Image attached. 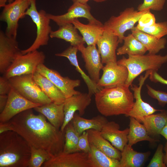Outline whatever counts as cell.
<instances>
[{
	"label": "cell",
	"instance_id": "obj_1",
	"mask_svg": "<svg viewBox=\"0 0 167 167\" xmlns=\"http://www.w3.org/2000/svg\"><path fill=\"white\" fill-rule=\"evenodd\" d=\"M33 109L23 111L7 122L10 131L22 136L29 144L48 152L52 157L63 152L65 130L58 129L42 114H35Z\"/></svg>",
	"mask_w": 167,
	"mask_h": 167
},
{
	"label": "cell",
	"instance_id": "obj_37",
	"mask_svg": "<svg viewBox=\"0 0 167 167\" xmlns=\"http://www.w3.org/2000/svg\"><path fill=\"white\" fill-rule=\"evenodd\" d=\"M166 0H144L137 7V10L142 11L152 10L160 11L164 8Z\"/></svg>",
	"mask_w": 167,
	"mask_h": 167
},
{
	"label": "cell",
	"instance_id": "obj_12",
	"mask_svg": "<svg viewBox=\"0 0 167 167\" xmlns=\"http://www.w3.org/2000/svg\"><path fill=\"white\" fill-rule=\"evenodd\" d=\"M151 71V70L147 71L144 75H141L140 76L139 78V86L132 84L131 86L135 101L131 110L126 117H133L140 122H142V119L144 117L162 110L155 109L143 101L141 98V90L142 86L149 77Z\"/></svg>",
	"mask_w": 167,
	"mask_h": 167
},
{
	"label": "cell",
	"instance_id": "obj_29",
	"mask_svg": "<svg viewBox=\"0 0 167 167\" xmlns=\"http://www.w3.org/2000/svg\"><path fill=\"white\" fill-rule=\"evenodd\" d=\"M150 154V152H138L128 144L121 152L120 167H140L143 166Z\"/></svg>",
	"mask_w": 167,
	"mask_h": 167
},
{
	"label": "cell",
	"instance_id": "obj_16",
	"mask_svg": "<svg viewBox=\"0 0 167 167\" xmlns=\"http://www.w3.org/2000/svg\"><path fill=\"white\" fill-rule=\"evenodd\" d=\"M43 167H90L88 153L82 152L65 153L63 152L45 162Z\"/></svg>",
	"mask_w": 167,
	"mask_h": 167
},
{
	"label": "cell",
	"instance_id": "obj_8",
	"mask_svg": "<svg viewBox=\"0 0 167 167\" xmlns=\"http://www.w3.org/2000/svg\"><path fill=\"white\" fill-rule=\"evenodd\" d=\"M8 80L12 88L29 101L42 105L52 102L35 82L33 74L15 76Z\"/></svg>",
	"mask_w": 167,
	"mask_h": 167
},
{
	"label": "cell",
	"instance_id": "obj_11",
	"mask_svg": "<svg viewBox=\"0 0 167 167\" xmlns=\"http://www.w3.org/2000/svg\"><path fill=\"white\" fill-rule=\"evenodd\" d=\"M37 71L52 82L62 92L66 98L80 92L75 89L80 84L79 79H72L68 77H63L58 71L48 68L44 63L38 66Z\"/></svg>",
	"mask_w": 167,
	"mask_h": 167
},
{
	"label": "cell",
	"instance_id": "obj_34",
	"mask_svg": "<svg viewBox=\"0 0 167 167\" xmlns=\"http://www.w3.org/2000/svg\"><path fill=\"white\" fill-rule=\"evenodd\" d=\"M80 135L75 129L71 121L65 129V143L62 152L69 153L79 152L78 144Z\"/></svg>",
	"mask_w": 167,
	"mask_h": 167
},
{
	"label": "cell",
	"instance_id": "obj_28",
	"mask_svg": "<svg viewBox=\"0 0 167 167\" xmlns=\"http://www.w3.org/2000/svg\"><path fill=\"white\" fill-rule=\"evenodd\" d=\"M71 122L75 130L80 135L84 131L90 129L101 131L108 121L103 115H98L91 119H87L75 113Z\"/></svg>",
	"mask_w": 167,
	"mask_h": 167
},
{
	"label": "cell",
	"instance_id": "obj_49",
	"mask_svg": "<svg viewBox=\"0 0 167 167\" xmlns=\"http://www.w3.org/2000/svg\"><path fill=\"white\" fill-rule=\"evenodd\" d=\"M7 0H0V8L4 7L6 4V3Z\"/></svg>",
	"mask_w": 167,
	"mask_h": 167
},
{
	"label": "cell",
	"instance_id": "obj_20",
	"mask_svg": "<svg viewBox=\"0 0 167 167\" xmlns=\"http://www.w3.org/2000/svg\"><path fill=\"white\" fill-rule=\"evenodd\" d=\"M119 125L113 121H108L100 131L101 134L121 152L128 143L129 128L120 130Z\"/></svg>",
	"mask_w": 167,
	"mask_h": 167
},
{
	"label": "cell",
	"instance_id": "obj_15",
	"mask_svg": "<svg viewBox=\"0 0 167 167\" xmlns=\"http://www.w3.org/2000/svg\"><path fill=\"white\" fill-rule=\"evenodd\" d=\"M91 96L88 93H80L66 98L64 103V120L60 130L64 131L67 125L71 121L76 112L82 116L86 109L90 105Z\"/></svg>",
	"mask_w": 167,
	"mask_h": 167
},
{
	"label": "cell",
	"instance_id": "obj_26",
	"mask_svg": "<svg viewBox=\"0 0 167 167\" xmlns=\"http://www.w3.org/2000/svg\"><path fill=\"white\" fill-rule=\"evenodd\" d=\"M131 31V33L145 47L149 54H156L165 47L167 41L165 38L158 39L140 30L136 27Z\"/></svg>",
	"mask_w": 167,
	"mask_h": 167
},
{
	"label": "cell",
	"instance_id": "obj_18",
	"mask_svg": "<svg viewBox=\"0 0 167 167\" xmlns=\"http://www.w3.org/2000/svg\"><path fill=\"white\" fill-rule=\"evenodd\" d=\"M90 11L91 7L87 3L75 2L65 14L56 15L48 13L47 15L50 20L59 26L65 24L71 23L73 20L79 18H86L88 21L97 20L92 15Z\"/></svg>",
	"mask_w": 167,
	"mask_h": 167
},
{
	"label": "cell",
	"instance_id": "obj_7",
	"mask_svg": "<svg viewBox=\"0 0 167 167\" xmlns=\"http://www.w3.org/2000/svg\"><path fill=\"white\" fill-rule=\"evenodd\" d=\"M44 53L36 50L18 55L3 76L8 79L24 75L33 74L37 71L38 66L44 63Z\"/></svg>",
	"mask_w": 167,
	"mask_h": 167
},
{
	"label": "cell",
	"instance_id": "obj_47",
	"mask_svg": "<svg viewBox=\"0 0 167 167\" xmlns=\"http://www.w3.org/2000/svg\"><path fill=\"white\" fill-rule=\"evenodd\" d=\"M164 149L165 152L164 157V161L166 167H167V142L165 145Z\"/></svg>",
	"mask_w": 167,
	"mask_h": 167
},
{
	"label": "cell",
	"instance_id": "obj_21",
	"mask_svg": "<svg viewBox=\"0 0 167 167\" xmlns=\"http://www.w3.org/2000/svg\"><path fill=\"white\" fill-rule=\"evenodd\" d=\"M71 23L81 33L88 46L96 45L105 30L104 24L98 20L88 21L87 24H84L77 19L73 20Z\"/></svg>",
	"mask_w": 167,
	"mask_h": 167
},
{
	"label": "cell",
	"instance_id": "obj_45",
	"mask_svg": "<svg viewBox=\"0 0 167 167\" xmlns=\"http://www.w3.org/2000/svg\"><path fill=\"white\" fill-rule=\"evenodd\" d=\"M9 131V126L7 122H0V134Z\"/></svg>",
	"mask_w": 167,
	"mask_h": 167
},
{
	"label": "cell",
	"instance_id": "obj_43",
	"mask_svg": "<svg viewBox=\"0 0 167 167\" xmlns=\"http://www.w3.org/2000/svg\"><path fill=\"white\" fill-rule=\"evenodd\" d=\"M149 77L152 82L155 83H159L167 85V79L163 78L156 71L152 70Z\"/></svg>",
	"mask_w": 167,
	"mask_h": 167
},
{
	"label": "cell",
	"instance_id": "obj_22",
	"mask_svg": "<svg viewBox=\"0 0 167 167\" xmlns=\"http://www.w3.org/2000/svg\"><path fill=\"white\" fill-rule=\"evenodd\" d=\"M78 51L77 47L71 45L62 52L56 54L55 55L57 56L66 57L68 59L71 64L75 67L76 70L81 75L88 87V93L92 96L102 88L98 86L80 67L77 57Z\"/></svg>",
	"mask_w": 167,
	"mask_h": 167
},
{
	"label": "cell",
	"instance_id": "obj_36",
	"mask_svg": "<svg viewBox=\"0 0 167 167\" xmlns=\"http://www.w3.org/2000/svg\"><path fill=\"white\" fill-rule=\"evenodd\" d=\"M136 28L140 30L153 36L158 39L162 38L167 35V22L155 23L148 26L140 27L137 25Z\"/></svg>",
	"mask_w": 167,
	"mask_h": 167
},
{
	"label": "cell",
	"instance_id": "obj_14",
	"mask_svg": "<svg viewBox=\"0 0 167 167\" xmlns=\"http://www.w3.org/2000/svg\"><path fill=\"white\" fill-rule=\"evenodd\" d=\"M16 38L0 31V72L3 75L15 58L22 54Z\"/></svg>",
	"mask_w": 167,
	"mask_h": 167
},
{
	"label": "cell",
	"instance_id": "obj_39",
	"mask_svg": "<svg viewBox=\"0 0 167 167\" xmlns=\"http://www.w3.org/2000/svg\"><path fill=\"white\" fill-rule=\"evenodd\" d=\"M148 95L152 98L156 99L158 104L162 107L167 104V92L155 89L148 84L146 85Z\"/></svg>",
	"mask_w": 167,
	"mask_h": 167
},
{
	"label": "cell",
	"instance_id": "obj_46",
	"mask_svg": "<svg viewBox=\"0 0 167 167\" xmlns=\"http://www.w3.org/2000/svg\"><path fill=\"white\" fill-rule=\"evenodd\" d=\"M160 134L163 136L167 142V122L161 130Z\"/></svg>",
	"mask_w": 167,
	"mask_h": 167
},
{
	"label": "cell",
	"instance_id": "obj_24",
	"mask_svg": "<svg viewBox=\"0 0 167 167\" xmlns=\"http://www.w3.org/2000/svg\"><path fill=\"white\" fill-rule=\"evenodd\" d=\"M86 131L90 144L94 145L109 157L120 160L121 152L103 137L100 131L93 129Z\"/></svg>",
	"mask_w": 167,
	"mask_h": 167
},
{
	"label": "cell",
	"instance_id": "obj_6",
	"mask_svg": "<svg viewBox=\"0 0 167 167\" xmlns=\"http://www.w3.org/2000/svg\"><path fill=\"white\" fill-rule=\"evenodd\" d=\"M149 10L139 11L133 7L126 8L119 15L111 16L104 24V29L117 36L119 43H122L125 32L134 27L142 15Z\"/></svg>",
	"mask_w": 167,
	"mask_h": 167
},
{
	"label": "cell",
	"instance_id": "obj_3",
	"mask_svg": "<svg viewBox=\"0 0 167 167\" xmlns=\"http://www.w3.org/2000/svg\"><path fill=\"white\" fill-rule=\"evenodd\" d=\"M30 156V145L19 134H0V167H28Z\"/></svg>",
	"mask_w": 167,
	"mask_h": 167
},
{
	"label": "cell",
	"instance_id": "obj_27",
	"mask_svg": "<svg viewBox=\"0 0 167 167\" xmlns=\"http://www.w3.org/2000/svg\"><path fill=\"white\" fill-rule=\"evenodd\" d=\"M59 27L57 30L51 31L50 38L63 40L77 48L85 44L82 36L78 34V30L72 24L67 23Z\"/></svg>",
	"mask_w": 167,
	"mask_h": 167
},
{
	"label": "cell",
	"instance_id": "obj_35",
	"mask_svg": "<svg viewBox=\"0 0 167 167\" xmlns=\"http://www.w3.org/2000/svg\"><path fill=\"white\" fill-rule=\"evenodd\" d=\"M31 156L28 167H40L52 157L46 150L30 145Z\"/></svg>",
	"mask_w": 167,
	"mask_h": 167
},
{
	"label": "cell",
	"instance_id": "obj_38",
	"mask_svg": "<svg viewBox=\"0 0 167 167\" xmlns=\"http://www.w3.org/2000/svg\"><path fill=\"white\" fill-rule=\"evenodd\" d=\"M163 146L161 144H159L152 159L147 167H166L164 161V155L163 152Z\"/></svg>",
	"mask_w": 167,
	"mask_h": 167
},
{
	"label": "cell",
	"instance_id": "obj_33",
	"mask_svg": "<svg viewBox=\"0 0 167 167\" xmlns=\"http://www.w3.org/2000/svg\"><path fill=\"white\" fill-rule=\"evenodd\" d=\"M123 41V45L117 50L116 54L118 55H143L148 51L145 47L131 33L125 36Z\"/></svg>",
	"mask_w": 167,
	"mask_h": 167
},
{
	"label": "cell",
	"instance_id": "obj_23",
	"mask_svg": "<svg viewBox=\"0 0 167 167\" xmlns=\"http://www.w3.org/2000/svg\"><path fill=\"white\" fill-rule=\"evenodd\" d=\"M33 109L44 115L56 128L58 129L61 128L65 118L64 103L58 104L51 102L36 107Z\"/></svg>",
	"mask_w": 167,
	"mask_h": 167
},
{
	"label": "cell",
	"instance_id": "obj_10",
	"mask_svg": "<svg viewBox=\"0 0 167 167\" xmlns=\"http://www.w3.org/2000/svg\"><path fill=\"white\" fill-rule=\"evenodd\" d=\"M8 96L6 105L0 113L1 122H7L23 111L42 105L33 103L26 99L12 88Z\"/></svg>",
	"mask_w": 167,
	"mask_h": 167
},
{
	"label": "cell",
	"instance_id": "obj_40",
	"mask_svg": "<svg viewBox=\"0 0 167 167\" xmlns=\"http://www.w3.org/2000/svg\"><path fill=\"white\" fill-rule=\"evenodd\" d=\"M78 148L79 152L88 153L90 150L88 134L86 131H84L79 138Z\"/></svg>",
	"mask_w": 167,
	"mask_h": 167
},
{
	"label": "cell",
	"instance_id": "obj_17",
	"mask_svg": "<svg viewBox=\"0 0 167 167\" xmlns=\"http://www.w3.org/2000/svg\"><path fill=\"white\" fill-rule=\"evenodd\" d=\"M95 45L78 47L85 62V67L91 79L96 84L99 80L100 71L104 67L98 49Z\"/></svg>",
	"mask_w": 167,
	"mask_h": 167
},
{
	"label": "cell",
	"instance_id": "obj_13",
	"mask_svg": "<svg viewBox=\"0 0 167 167\" xmlns=\"http://www.w3.org/2000/svg\"><path fill=\"white\" fill-rule=\"evenodd\" d=\"M102 70V75L97 83L102 88L124 84L128 76L126 67L118 64L117 61L108 62Z\"/></svg>",
	"mask_w": 167,
	"mask_h": 167
},
{
	"label": "cell",
	"instance_id": "obj_5",
	"mask_svg": "<svg viewBox=\"0 0 167 167\" xmlns=\"http://www.w3.org/2000/svg\"><path fill=\"white\" fill-rule=\"evenodd\" d=\"M44 10H37L36 0H32L30 7L25 15L30 17L36 27V35L33 43L28 48L21 50L22 54L38 50L40 47L48 45L52 31L50 25L51 20Z\"/></svg>",
	"mask_w": 167,
	"mask_h": 167
},
{
	"label": "cell",
	"instance_id": "obj_25",
	"mask_svg": "<svg viewBox=\"0 0 167 167\" xmlns=\"http://www.w3.org/2000/svg\"><path fill=\"white\" fill-rule=\"evenodd\" d=\"M33 76L35 82L52 102L58 104L64 103L66 99L64 95L52 82L37 71L33 74Z\"/></svg>",
	"mask_w": 167,
	"mask_h": 167
},
{
	"label": "cell",
	"instance_id": "obj_44",
	"mask_svg": "<svg viewBox=\"0 0 167 167\" xmlns=\"http://www.w3.org/2000/svg\"><path fill=\"white\" fill-rule=\"evenodd\" d=\"M8 95H0V113L5 108L8 100Z\"/></svg>",
	"mask_w": 167,
	"mask_h": 167
},
{
	"label": "cell",
	"instance_id": "obj_42",
	"mask_svg": "<svg viewBox=\"0 0 167 167\" xmlns=\"http://www.w3.org/2000/svg\"><path fill=\"white\" fill-rule=\"evenodd\" d=\"M12 87L8 79L4 76L0 77V95H8Z\"/></svg>",
	"mask_w": 167,
	"mask_h": 167
},
{
	"label": "cell",
	"instance_id": "obj_30",
	"mask_svg": "<svg viewBox=\"0 0 167 167\" xmlns=\"http://www.w3.org/2000/svg\"><path fill=\"white\" fill-rule=\"evenodd\" d=\"M140 123L135 118L130 117L127 144L132 146L138 142L143 141H147L151 143L158 141V140L149 136L145 127Z\"/></svg>",
	"mask_w": 167,
	"mask_h": 167
},
{
	"label": "cell",
	"instance_id": "obj_19",
	"mask_svg": "<svg viewBox=\"0 0 167 167\" xmlns=\"http://www.w3.org/2000/svg\"><path fill=\"white\" fill-rule=\"evenodd\" d=\"M119 44L118 37L110 31L105 29L96 44L103 64L117 61L116 51Z\"/></svg>",
	"mask_w": 167,
	"mask_h": 167
},
{
	"label": "cell",
	"instance_id": "obj_51",
	"mask_svg": "<svg viewBox=\"0 0 167 167\" xmlns=\"http://www.w3.org/2000/svg\"><path fill=\"white\" fill-rule=\"evenodd\" d=\"M14 0H8L9 3L12 2Z\"/></svg>",
	"mask_w": 167,
	"mask_h": 167
},
{
	"label": "cell",
	"instance_id": "obj_50",
	"mask_svg": "<svg viewBox=\"0 0 167 167\" xmlns=\"http://www.w3.org/2000/svg\"><path fill=\"white\" fill-rule=\"evenodd\" d=\"M95 2H101L105 1H106L107 0H93Z\"/></svg>",
	"mask_w": 167,
	"mask_h": 167
},
{
	"label": "cell",
	"instance_id": "obj_41",
	"mask_svg": "<svg viewBox=\"0 0 167 167\" xmlns=\"http://www.w3.org/2000/svg\"><path fill=\"white\" fill-rule=\"evenodd\" d=\"M156 21L154 15L149 10L142 15L137 25L140 27L149 26L156 23Z\"/></svg>",
	"mask_w": 167,
	"mask_h": 167
},
{
	"label": "cell",
	"instance_id": "obj_2",
	"mask_svg": "<svg viewBox=\"0 0 167 167\" xmlns=\"http://www.w3.org/2000/svg\"><path fill=\"white\" fill-rule=\"evenodd\" d=\"M125 84L103 88L95 95L98 112L105 117L124 114L131 110L134 103L133 93Z\"/></svg>",
	"mask_w": 167,
	"mask_h": 167
},
{
	"label": "cell",
	"instance_id": "obj_48",
	"mask_svg": "<svg viewBox=\"0 0 167 167\" xmlns=\"http://www.w3.org/2000/svg\"><path fill=\"white\" fill-rule=\"evenodd\" d=\"M90 0H71L73 3L79 2L82 4H87V2Z\"/></svg>",
	"mask_w": 167,
	"mask_h": 167
},
{
	"label": "cell",
	"instance_id": "obj_4",
	"mask_svg": "<svg viewBox=\"0 0 167 167\" xmlns=\"http://www.w3.org/2000/svg\"><path fill=\"white\" fill-rule=\"evenodd\" d=\"M167 62V54L161 55L148 53L147 54L128 55L117 61L118 64L127 68L128 76L125 84L130 87L138 76L144 71L153 70L157 71L164 64Z\"/></svg>",
	"mask_w": 167,
	"mask_h": 167
},
{
	"label": "cell",
	"instance_id": "obj_31",
	"mask_svg": "<svg viewBox=\"0 0 167 167\" xmlns=\"http://www.w3.org/2000/svg\"><path fill=\"white\" fill-rule=\"evenodd\" d=\"M142 122L149 135H159L167 122V110H162L159 113L145 116L142 119Z\"/></svg>",
	"mask_w": 167,
	"mask_h": 167
},
{
	"label": "cell",
	"instance_id": "obj_32",
	"mask_svg": "<svg viewBox=\"0 0 167 167\" xmlns=\"http://www.w3.org/2000/svg\"><path fill=\"white\" fill-rule=\"evenodd\" d=\"M90 145L88 153L90 167H120L119 160L109 157L94 145Z\"/></svg>",
	"mask_w": 167,
	"mask_h": 167
},
{
	"label": "cell",
	"instance_id": "obj_9",
	"mask_svg": "<svg viewBox=\"0 0 167 167\" xmlns=\"http://www.w3.org/2000/svg\"><path fill=\"white\" fill-rule=\"evenodd\" d=\"M32 0H14L3 7L0 20L7 24L5 33L7 36L16 38L19 21L24 18L30 7Z\"/></svg>",
	"mask_w": 167,
	"mask_h": 167
}]
</instances>
